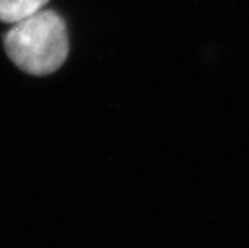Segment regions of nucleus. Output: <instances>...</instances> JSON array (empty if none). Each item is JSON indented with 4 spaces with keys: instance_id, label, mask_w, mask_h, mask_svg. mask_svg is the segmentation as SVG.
Listing matches in <instances>:
<instances>
[{
    "instance_id": "f257e3e1",
    "label": "nucleus",
    "mask_w": 249,
    "mask_h": 248,
    "mask_svg": "<svg viewBox=\"0 0 249 248\" xmlns=\"http://www.w3.org/2000/svg\"><path fill=\"white\" fill-rule=\"evenodd\" d=\"M9 58L30 75H50L69 54V36L64 21L54 11H39L15 22L5 36Z\"/></svg>"
},
{
    "instance_id": "f03ea898",
    "label": "nucleus",
    "mask_w": 249,
    "mask_h": 248,
    "mask_svg": "<svg viewBox=\"0 0 249 248\" xmlns=\"http://www.w3.org/2000/svg\"><path fill=\"white\" fill-rule=\"evenodd\" d=\"M50 0H0V21L15 22L39 12Z\"/></svg>"
}]
</instances>
